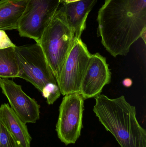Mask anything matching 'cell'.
<instances>
[{
    "label": "cell",
    "instance_id": "3",
    "mask_svg": "<svg viewBox=\"0 0 146 147\" xmlns=\"http://www.w3.org/2000/svg\"><path fill=\"white\" fill-rule=\"evenodd\" d=\"M74 40L61 3L37 43L43 50L56 81Z\"/></svg>",
    "mask_w": 146,
    "mask_h": 147
},
{
    "label": "cell",
    "instance_id": "15",
    "mask_svg": "<svg viewBox=\"0 0 146 147\" xmlns=\"http://www.w3.org/2000/svg\"><path fill=\"white\" fill-rule=\"evenodd\" d=\"M0 147H19L0 118Z\"/></svg>",
    "mask_w": 146,
    "mask_h": 147
},
{
    "label": "cell",
    "instance_id": "4",
    "mask_svg": "<svg viewBox=\"0 0 146 147\" xmlns=\"http://www.w3.org/2000/svg\"><path fill=\"white\" fill-rule=\"evenodd\" d=\"M15 49L22 72L21 78L32 84L40 92L48 83L57 84L39 44L15 46Z\"/></svg>",
    "mask_w": 146,
    "mask_h": 147
},
{
    "label": "cell",
    "instance_id": "1",
    "mask_svg": "<svg viewBox=\"0 0 146 147\" xmlns=\"http://www.w3.org/2000/svg\"><path fill=\"white\" fill-rule=\"evenodd\" d=\"M98 32L107 51L125 56L146 33V0H105L98 12Z\"/></svg>",
    "mask_w": 146,
    "mask_h": 147
},
{
    "label": "cell",
    "instance_id": "9",
    "mask_svg": "<svg viewBox=\"0 0 146 147\" xmlns=\"http://www.w3.org/2000/svg\"><path fill=\"white\" fill-rule=\"evenodd\" d=\"M111 73L106 59L99 53L91 54L81 86L84 99L100 95L105 86L110 82Z\"/></svg>",
    "mask_w": 146,
    "mask_h": 147
},
{
    "label": "cell",
    "instance_id": "7",
    "mask_svg": "<svg viewBox=\"0 0 146 147\" xmlns=\"http://www.w3.org/2000/svg\"><path fill=\"white\" fill-rule=\"evenodd\" d=\"M84 100L80 93L67 94L60 105L56 130L59 139L66 145L75 143L80 136Z\"/></svg>",
    "mask_w": 146,
    "mask_h": 147
},
{
    "label": "cell",
    "instance_id": "11",
    "mask_svg": "<svg viewBox=\"0 0 146 147\" xmlns=\"http://www.w3.org/2000/svg\"><path fill=\"white\" fill-rule=\"evenodd\" d=\"M0 118L19 147H31L32 138L26 125L16 115L8 104L0 107Z\"/></svg>",
    "mask_w": 146,
    "mask_h": 147
},
{
    "label": "cell",
    "instance_id": "8",
    "mask_svg": "<svg viewBox=\"0 0 146 147\" xmlns=\"http://www.w3.org/2000/svg\"><path fill=\"white\" fill-rule=\"evenodd\" d=\"M0 87L12 109L24 123H35L39 119L40 106L23 91L21 86L8 79L0 78Z\"/></svg>",
    "mask_w": 146,
    "mask_h": 147
},
{
    "label": "cell",
    "instance_id": "12",
    "mask_svg": "<svg viewBox=\"0 0 146 147\" xmlns=\"http://www.w3.org/2000/svg\"><path fill=\"white\" fill-rule=\"evenodd\" d=\"M28 0L0 1V30L16 29Z\"/></svg>",
    "mask_w": 146,
    "mask_h": 147
},
{
    "label": "cell",
    "instance_id": "5",
    "mask_svg": "<svg viewBox=\"0 0 146 147\" xmlns=\"http://www.w3.org/2000/svg\"><path fill=\"white\" fill-rule=\"evenodd\" d=\"M61 3V0H28L18 24L20 36L37 43Z\"/></svg>",
    "mask_w": 146,
    "mask_h": 147
},
{
    "label": "cell",
    "instance_id": "2",
    "mask_svg": "<svg viewBox=\"0 0 146 147\" xmlns=\"http://www.w3.org/2000/svg\"><path fill=\"white\" fill-rule=\"evenodd\" d=\"M93 111L99 121L121 147H146V131L136 118V110L121 96L111 99L104 95L95 97Z\"/></svg>",
    "mask_w": 146,
    "mask_h": 147
},
{
    "label": "cell",
    "instance_id": "17",
    "mask_svg": "<svg viewBox=\"0 0 146 147\" xmlns=\"http://www.w3.org/2000/svg\"><path fill=\"white\" fill-rule=\"evenodd\" d=\"M133 81L131 79L129 78H127L124 79L122 81V84L125 87H130L133 85Z\"/></svg>",
    "mask_w": 146,
    "mask_h": 147
},
{
    "label": "cell",
    "instance_id": "13",
    "mask_svg": "<svg viewBox=\"0 0 146 147\" xmlns=\"http://www.w3.org/2000/svg\"><path fill=\"white\" fill-rule=\"evenodd\" d=\"M15 47L0 50V78H21L22 72L16 57Z\"/></svg>",
    "mask_w": 146,
    "mask_h": 147
},
{
    "label": "cell",
    "instance_id": "6",
    "mask_svg": "<svg viewBox=\"0 0 146 147\" xmlns=\"http://www.w3.org/2000/svg\"><path fill=\"white\" fill-rule=\"evenodd\" d=\"M91 54L81 39H74L71 50L57 80L61 94H80L81 86Z\"/></svg>",
    "mask_w": 146,
    "mask_h": 147
},
{
    "label": "cell",
    "instance_id": "14",
    "mask_svg": "<svg viewBox=\"0 0 146 147\" xmlns=\"http://www.w3.org/2000/svg\"><path fill=\"white\" fill-rule=\"evenodd\" d=\"M41 92L43 96L47 99L49 105L53 104L61 94L57 84L53 83L46 84Z\"/></svg>",
    "mask_w": 146,
    "mask_h": 147
},
{
    "label": "cell",
    "instance_id": "18",
    "mask_svg": "<svg viewBox=\"0 0 146 147\" xmlns=\"http://www.w3.org/2000/svg\"><path fill=\"white\" fill-rule=\"evenodd\" d=\"M80 1H81V0H61V2L62 3L67 4V3L75 2Z\"/></svg>",
    "mask_w": 146,
    "mask_h": 147
},
{
    "label": "cell",
    "instance_id": "16",
    "mask_svg": "<svg viewBox=\"0 0 146 147\" xmlns=\"http://www.w3.org/2000/svg\"><path fill=\"white\" fill-rule=\"evenodd\" d=\"M15 46L5 31L0 30V50Z\"/></svg>",
    "mask_w": 146,
    "mask_h": 147
},
{
    "label": "cell",
    "instance_id": "10",
    "mask_svg": "<svg viewBox=\"0 0 146 147\" xmlns=\"http://www.w3.org/2000/svg\"><path fill=\"white\" fill-rule=\"evenodd\" d=\"M97 2V0H81L67 4L62 3L66 20L74 39H81L88 15Z\"/></svg>",
    "mask_w": 146,
    "mask_h": 147
}]
</instances>
